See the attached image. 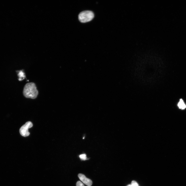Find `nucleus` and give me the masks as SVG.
<instances>
[{"label":"nucleus","mask_w":186,"mask_h":186,"mask_svg":"<svg viewBox=\"0 0 186 186\" xmlns=\"http://www.w3.org/2000/svg\"><path fill=\"white\" fill-rule=\"evenodd\" d=\"M131 186H138L137 182L135 181H133L131 183Z\"/></svg>","instance_id":"10"},{"label":"nucleus","mask_w":186,"mask_h":186,"mask_svg":"<svg viewBox=\"0 0 186 186\" xmlns=\"http://www.w3.org/2000/svg\"><path fill=\"white\" fill-rule=\"evenodd\" d=\"M33 126L32 123L30 121L26 122L20 128L19 130V132L21 135L24 137L28 136L30 134L28 129L32 127Z\"/></svg>","instance_id":"4"},{"label":"nucleus","mask_w":186,"mask_h":186,"mask_svg":"<svg viewBox=\"0 0 186 186\" xmlns=\"http://www.w3.org/2000/svg\"><path fill=\"white\" fill-rule=\"evenodd\" d=\"M140 68L141 76L143 79H146L149 70L148 79H152L157 78V74H159V67L158 64H141Z\"/></svg>","instance_id":"1"},{"label":"nucleus","mask_w":186,"mask_h":186,"mask_svg":"<svg viewBox=\"0 0 186 186\" xmlns=\"http://www.w3.org/2000/svg\"><path fill=\"white\" fill-rule=\"evenodd\" d=\"M94 17V14L92 11L87 10L81 12L79 15L78 18L81 22L85 23L91 21Z\"/></svg>","instance_id":"3"},{"label":"nucleus","mask_w":186,"mask_h":186,"mask_svg":"<svg viewBox=\"0 0 186 186\" xmlns=\"http://www.w3.org/2000/svg\"><path fill=\"white\" fill-rule=\"evenodd\" d=\"M178 105L180 109H184L186 107V106L184 104L182 99H180V102L178 104Z\"/></svg>","instance_id":"7"},{"label":"nucleus","mask_w":186,"mask_h":186,"mask_svg":"<svg viewBox=\"0 0 186 186\" xmlns=\"http://www.w3.org/2000/svg\"><path fill=\"white\" fill-rule=\"evenodd\" d=\"M79 157L81 159L83 160H86L87 159L86 155L85 154H83L80 155Z\"/></svg>","instance_id":"8"},{"label":"nucleus","mask_w":186,"mask_h":186,"mask_svg":"<svg viewBox=\"0 0 186 186\" xmlns=\"http://www.w3.org/2000/svg\"><path fill=\"white\" fill-rule=\"evenodd\" d=\"M38 93V91L34 83H28L24 86L23 94L25 97L34 99L37 97Z\"/></svg>","instance_id":"2"},{"label":"nucleus","mask_w":186,"mask_h":186,"mask_svg":"<svg viewBox=\"0 0 186 186\" xmlns=\"http://www.w3.org/2000/svg\"><path fill=\"white\" fill-rule=\"evenodd\" d=\"M76 186H84L83 184L81 181H78L76 183Z\"/></svg>","instance_id":"9"},{"label":"nucleus","mask_w":186,"mask_h":186,"mask_svg":"<svg viewBox=\"0 0 186 186\" xmlns=\"http://www.w3.org/2000/svg\"><path fill=\"white\" fill-rule=\"evenodd\" d=\"M78 176L80 180L85 184L88 186H91L92 185V181L86 177L84 175L80 173L78 174Z\"/></svg>","instance_id":"5"},{"label":"nucleus","mask_w":186,"mask_h":186,"mask_svg":"<svg viewBox=\"0 0 186 186\" xmlns=\"http://www.w3.org/2000/svg\"><path fill=\"white\" fill-rule=\"evenodd\" d=\"M127 186H131V185L129 184V185H127Z\"/></svg>","instance_id":"11"},{"label":"nucleus","mask_w":186,"mask_h":186,"mask_svg":"<svg viewBox=\"0 0 186 186\" xmlns=\"http://www.w3.org/2000/svg\"><path fill=\"white\" fill-rule=\"evenodd\" d=\"M18 76L19 77V81H21L23 80L25 77V73L22 70L18 71Z\"/></svg>","instance_id":"6"}]
</instances>
